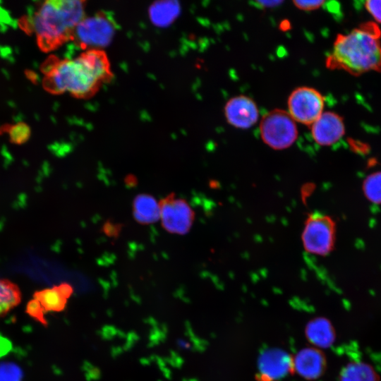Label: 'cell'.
<instances>
[{"label": "cell", "mask_w": 381, "mask_h": 381, "mask_svg": "<svg viewBox=\"0 0 381 381\" xmlns=\"http://www.w3.org/2000/svg\"><path fill=\"white\" fill-rule=\"evenodd\" d=\"M44 88L52 94L68 92L76 98L93 96L112 75L102 49L85 50L73 59H48L42 66Z\"/></svg>", "instance_id": "1"}, {"label": "cell", "mask_w": 381, "mask_h": 381, "mask_svg": "<svg viewBox=\"0 0 381 381\" xmlns=\"http://www.w3.org/2000/svg\"><path fill=\"white\" fill-rule=\"evenodd\" d=\"M381 30L372 22L361 24L348 34H339L326 66L353 75L368 71L381 72Z\"/></svg>", "instance_id": "2"}, {"label": "cell", "mask_w": 381, "mask_h": 381, "mask_svg": "<svg viewBox=\"0 0 381 381\" xmlns=\"http://www.w3.org/2000/svg\"><path fill=\"white\" fill-rule=\"evenodd\" d=\"M85 1L49 0L43 2L25 23L35 32L39 47L44 52L73 40L78 24L85 17Z\"/></svg>", "instance_id": "3"}, {"label": "cell", "mask_w": 381, "mask_h": 381, "mask_svg": "<svg viewBox=\"0 0 381 381\" xmlns=\"http://www.w3.org/2000/svg\"><path fill=\"white\" fill-rule=\"evenodd\" d=\"M306 252L320 256L328 255L334 248L336 224L332 218L321 213L308 216L301 236Z\"/></svg>", "instance_id": "4"}, {"label": "cell", "mask_w": 381, "mask_h": 381, "mask_svg": "<svg viewBox=\"0 0 381 381\" xmlns=\"http://www.w3.org/2000/svg\"><path fill=\"white\" fill-rule=\"evenodd\" d=\"M260 133L267 145L281 150L294 143L298 137V129L289 112L276 109L262 117L260 123Z\"/></svg>", "instance_id": "5"}, {"label": "cell", "mask_w": 381, "mask_h": 381, "mask_svg": "<svg viewBox=\"0 0 381 381\" xmlns=\"http://www.w3.org/2000/svg\"><path fill=\"white\" fill-rule=\"evenodd\" d=\"M116 31L114 23L104 13L84 17L76 26L73 40L85 50L101 49L109 45Z\"/></svg>", "instance_id": "6"}, {"label": "cell", "mask_w": 381, "mask_h": 381, "mask_svg": "<svg viewBox=\"0 0 381 381\" xmlns=\"http://www.w3.org/2000/svg\"><path fill=\"white\" fill-rule=\"evenodd\" d=\"M325 100L317 90L310 87L295 89L288 98L289 113L295 121L312 125L323 113Z\"/></svg>", "instance_id": "7"}, {"label": "cell", "mask_w": 381, "mask_h": 381, "mask_svg": "<svg viewBox=\"0 0 381 381\" xmlns=\"http://www.w3.org/2000/svg\"><path fill=\"white\" fill-rule=\"evenodd\" d=\"M162 226L168 232L183 235L193 226L195 213L188 202L171 193L159 202Z\"/></svg>", "instance_id": "8"}, {"label": "cell", "mask_w": 381, "mask_h": 381, "mask_svg": "<svg viewBox=\"0 0 381 381\" xmlns=\"http://www.w3.org/2000/svg\"><path fill=\"white\" fill-rule=\"evenodd\" d=\"M257 381H279L294 372L293 357L280 349L263 351L258 358Z\"/></svg>", "instance_id": "9"}, {"label": "cell", "mask_w": 381, "mask_h": 381, "mask_svg": "<svg viewBox=\"0 0 381 381\" xmlns=\"http://www.w3.org/2000/svg\"><path fill=\"white\" fill-rule=\"evenodd\" d=\"M224 115L231 126L246 129L255 124L259 111L255 102L250 97L238 95L231 98L226 103Z\"/></svg>", "instance_id": "10"}, {"label": "cell", "mask_w": 381, "mask_h": 381, "mask_svg": "<svg viewBox=\"0 0 381 381\" xmlns=\"http://www.w3.org/2000/svg\"><path fill=\"white\" fill-rule=\"evenodd\" d=\"M345 133L343 119L332 111L323 112L311 125L313 138L321 146H329L339 140Z\"/></svg>", "instance_id": "11"}, {"label": "cell", "mask_w": 381, "mask_h": 381, "mask_svg": "<svg viewBox=\"0 0 381 381\" xmlns=\"http://www.w3.org/2000/svg\"><path fill=\"white\" fill-rule=\"evenodd\" d=\"M294 372L306 380H315L325 372L326 359L323 353L315 348L300 350L293 358Z\"/></svg>", "instance_id": "12"}, {"label": "cell", "mask_w": 381, "mask_h": 381, "mask_svg": "<svg viewBox=\"0 0 381 381\" xmlns=\"http://www.w3.org/2000/svg\"><path fill=\"white\" fill-rule=\"evenodd\" d=\"M308 340L317 347L327 348L335 339L333 326L324 318H316L310 320L306 327Z\"/></svg>", "instance_id": "13"}, {"label": "cell", "mask_w": 381, "mask_h": 381, "mask_svg": "<svg viewBox=\"0 0 381 381\" xmlns=\"http://www.w3.org/2000/svg\"><path fill=\"white\" fill-rule=\"evenodd\" d=\"M133 214L140 224H152L160 219L159 202L152 195L140 194L133 200Z\"/></svg>", "instance_id": "14"}, {"label": "cell", "mask_w": 381, "mask_h": 381, "mask_svg": "<svg viewBox=\"0 0 381 381\" xmlns=\"http://www.w3.org/2000/svg\"><path fill=\"white\" fill-rule=\"evenodd\" d=\"M180 12L176 1H164L155 2L149 9L150 18L156 25L164 27L172 23Z\"/></svg>", "instance_id": "15"}, {"label": "cell", "mask_w": 381, "mask_h": 381, "mask_svg": "<svg viewBox=\"0 0 381 381\" xmlns=\"http://www.w3.org/2000/svg\"><path fill=\"white\" fill-rule=\"evenodd\" d=\"M380 377L370 365L358 362L347 364L340 373V381H379Z\"/></svg>", "instance_id": "16"}, {"label": "cell", "mask_w": 381, "mask_h": 381, "mask_svg": "<svg viewBox=\"0 0 381 381\" xmlns=\"http://www.w3.org/2000/svg\"><path fill=\"white\" fill-rule=\"evenodd\" d=\"M33 298L39 303L44 313L64 310L67 301L59 291L57 286L36 291Z\"/></svg>", "instance_id": "17"}, {"label": "cell", "mask_w": 381, "mask_h": 381, "mask_svg": "<svg viewBox=\"0 0 381 381\" xmlns=\"http://www.w3.org/2000/svg\"><path fill=\"white\" fill-rule=\"evenodd\" d=\"M20 301L19 287L8 279H0V317L16 308Z\"/></svg>", "instance_id": "18"}, {"label": "cell", "mask_w": 381, "mask_h": 381, "mask_svg": "<svg viewBox=\"0 0 381 381\" xmlns=\"http://www.w3.org/2000/svg\"><path fill=\"white\" fill-rule=\"evenodd\" d=\"M363 191L373 204H381V171L369 174L363 181Z\"/></svg>", "instance_id": "19"}, {"label": "cell", "mask_w": 381, "mask_h": 381, "mask_svg": "<svg viewBox=\"0 0 381 381\" xmlns=\"http://www.w3.org/2000/svg\"><path fill=\"white\" fill-rule=\"evenodd\" d=\"M2 131L8 133L10 140L15 144L25 143L31 134L30 127L22 122L13 125H6L2 128Z\"/></svg>", "instance_id": "20"}, {"label": "cell", "mask_w": 381, "mask_h": 381, "mask_svg": "<svg viewBox=\"0 0 381 381\" xmlns=\"http://www.w3.org/2000/svg\"><path fill=\"white\" fill-rule=\"evenodd\" d=\"M23 371L13 362L0 363V381H22Z\"/></svg>", "instance_id": "21"}, {"label": "cell", "mask_w": 381, "mask_h": 381, "mask_svg": "<svg viewBox=\"0 0 381 381\" xmlns=\"http://www.w3.org/2000/svg\"><path fill=\"white\" fill-rule=\"evenodd\" d=\"M25 311L35 320L45 327L47 326V321L44 318V313L35 299L32 298L28 303Z\"/></svg>", "instance_id": "22"}, {"label": "cell", "mask_w": 381, "mask_h": 381, "mask_svg": "<svg viewBox=\"0 0 381 381\" xmlns=\"http://www.w3.org/2000/svg\"><path fill=\"white\" fill-rule=\"evenodd\" d=\"M365 7L375 21L381 23V0L367 1Z\"/></svg>", "instance_id": "23"}, {"label": "cell", "mask_w": 381, "mask_h": 381, "mask_svg": "<svg viewBox=\"0 0 381 381\" xmlns=\"http://www.w3.org/2000/svg\"><path fill=\"white\" fill-rule=\"evenodd\" d=\"M294 5L303 11L316 10L325 4L324 1H294Z\"/></svg>", "instance_id": "24"}, {"label": "cell", "mask_w": 381, "mask_h": 381, "mask_svg": "<svg viewBox=\"0 0 381 381\" xmlns=\"http://www.w3.org/2000/svg\"><path fill=\"white\" fill-rule=\"evenodd\" d=\"M82 369L85 372V376L88 381L99 379L101 375L99 369L93 366L90 362H83Z\"/></svg>", "instance_id": "25"}, {"label": "cell", "mask_w": 381, "mask_h": 381, "mask_svg": "<svg viewBox=\"0 0 381 381\" xmlns=\"http://www.w3.org/2000/svg\"><path fill=\"white\" fill-rule=\"evenodd\" d=\"M99 332L102 339L109 340L112 339L116 335L120 336L121 332L114 326L106 325Z\"/></svg>", "instance_id": "26"}, {"label": "cell", "mask_w": 381, "mask_h": 381, "mask_svg": "<svg viewBox=\"0 0 381 381\" xmlns=\"http://www.w3.org/2000/svg\"><path fill=\"white\" fill-rule=\"evenodd\" d=\"M60 294L66 299L70 298L73 292V287L68 283H61L57 286Z\"/></svg>", "instance_id": "27"}, {"label": "cell", "mask_w": 381, "mask_h": 381, "mask_svg": "<svg viewBox=\"0 0 381 381\" xmlns=\"http://www.w3.org/2000/svg\"><path fill=\"white\" fill-rule=\"evenodd\" d=\"M138 341V335L133 332H129L127 334L126 343L123 347V349L125 351L131 349Z\"/></svg>", "instance_id": "28"}, {"label": "cell", "mask_w": 381, "mask_h": 381, "mask_svg": "<svg viewBox=\"0 0 381 381\" xmlns=\"http://www.w3.org/2000/svg\"><path fill=\"white\" fill-rule=\"evenodd\" d=\"M11 348L10 341L0 334V357L6 354Z\"/></svg>", "instance_id": "29"}, {"label": "cell", "mask_w": 381, "mask_h": 381, "mask_svg": "<svg viewBox=\"0 0 381 381\" xmlns=\"http://www.w3.org/2000/svg\"><path fill=\"white\" fill-rule=\"evenodd\" d=\"M258 6L262 8H272L276 6L279 5L282 1H258L255 2Z\"/></svg>", "instance_id": "30"}, {"label": "cell", "mask_w": 381, "mask_h": 381, "mask_svg": "<svg viewBox=\"0 0 381 381\" xmlns=\"http://www.w3.org/2000/svg\"><path fill=\"white\" fill-rule=\"evenodd\" d=\"M121 353H122V349L120 347L116 346V347H113L111 349V355L114 357L119 356Z\"/></svg>", "instance_id": "31"}]
</instances>
